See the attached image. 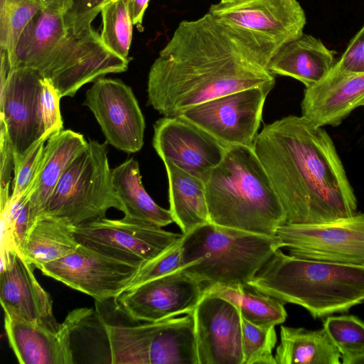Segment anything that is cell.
Returning a JSON list of instances; mask_svg holds the SVG:
<instances>
[{"label": "cell", "instance_id": "cell-1", "mask_svg": "<svg viewBox=\"0 0 364 364\" xmlns=\"http://www.w3.org/2000/svg\"><path fill=\"white\" fill-rule=\"evenodd\" d=\"M270 41L207 12L181 21L151 66L148 104L165 117L215 97L254 87L275 85L268 64Z\"/></svg>", "mask_w": 364, "mask_h": 364}, {"label": "cell", "instance_id": "cell-2", "mask_svg": "<svg viewBox=\"0 0 364 364\" xmlns=\"http://www.w3.org/2000/svg\"><path fill=\"white\" fill-rule=\"evenodd\" d=\"M253 150L286 214V223L316 224L357 213V199L331 136L303 116L264 126Z\"/></svg>", "mask_w": 364, "mask_h": 364}, {"label": "cell", "instance_id": "cell-3", "mask_svg": "<svg viewBox=\"0 0 364 364\" xmlns=\"http://www.w3.org/2000/svg\"><path fill=\"white\" fill-rule=\"evenodd\" d=\"M129 60L109 49L92 26L76 32L65 25L63 14L42 9L21 33L14 69L36 70L62 98L99 77L126 71Z\"/></svg>", "mask_w": 364, "mask_h": 364}, {"label": "cell", "instance_id": "cell-4", "mask_svg": "<svg viewBox=\"0 0 364 364\" xmlns=\"http://www.w3.org/2000/svg\"><path fill=\"white\" fill-rule=\"evenodd\" d=\"M205 184L213 224L273 236L286 223L282 203L253 148H226Z\"/></svg>", "mask_w": 364, "mask_h": 364}, {"label": "cell", "instance_id": "cell-5", "mask_svg": "<svg viewBox=\"0 0 364 364\" xmlns=\"http://www.w3.org/2000/svg\"><path fill=\"white\" fill-rule=\"evenodd\" d=\"M248 286L323 318L364 303V267L302 259L278 249Z\"/></svg>", "mask_w": 364, "mask_h": 364}, {"label": "cell", "instance_id": "cell-6", "mask_svg": "<svg viewBox=\"0 0 364 364\" xmlns=\"http://www.w3.org/2000/svg\"><path fill=\"white\" fill-rule=\"evenodd\" d=\"M182 247L181 269L204 284L249 288V282L282 245L277 235L208 223L183 234Z\"/></svg>", "mask_w": 364, "mask_h": 364}, {"label": "cell", "instance_id": "cell-7", "mask_svg": "<svg viewBox=\"0 0 364 364\" xmlns=\"http://www.w3.org/2000/svg\"><path fill=\"white\" fill-rule=\"evenodd\" d=\"M107 145L88 141L61 176L42 215L63 218L77 226L105 218L111 208L123 212L112 183Z\"/></svg>", "mask_w": 364, "mask_h": 364}, {"label": "cell", "instance_id": "cell-8", "mask_svg": "<svg viewBox=\"0 0 364 364\" xmlns=\"http://www.w3.org/2000/svg\"><path fill=\"white\" fill-rule=\"evenodd\" d=\"M79 244L107 256L141 267L178 242L183 234L124 217L106 218L74 227Z\"/></svg>", "mask_w": 364, "mask_h": 364}, {"label": "cell", "instance_id": "cell-9", "mask_svg": "<svg viewBox=\"0 0 364 364\" xmlns=\"http://www.w3.org/2000/svg\"><path fill=\"white\" fill-rule=\"evenodd\" d=\"M276 235L290 255L364 267V213L322 223H285Z\"/></svg>", "mask_w": 364, "mask_h": 364}, {"label": "cell", "instance_id": "cell-10", "mask_svg": "<svg viewBox=\"0 0 364 364\" xmlns=\"http://www.w3.org/2000/svg\"><path fill=\"white\" fill-rule=\"evenodd\" d=\"M273 87H254L222 95L189 108L180 117L203 129L226 148H252L267 96Z\"/></svg>", "mask_w": 364, "mask_h": 364}, {"label": "cell", "instance_id": "cell-11", "mask_svg": "<svg viewBox=\"0 0 364 364\" xmlns=\"http://www.w3.org/2000/svg\"><path fill=\"white\" fill-rule=\"evenodd\" d=\"M204 284L182 269L127 288L114 299L117 309L133 321L156 322L192 314Z\"/></svg>", "mask_w": 364, "mask_h": 364}, {"label": "cell", "instance_id": "cell-12", "mask_svg": "<svg viewBox=\"0 0 364 364\" xmlns=\"http://www.w3.org/2000/svg\"><path fill=\"white\" fill-rule=\"evenodd\" d=\"M140 267L80 244L73 252L44 264L40 270L44 275L103 301L114 299L129 288Z\"/></svg>", "mask_w": 364, "mask_h": 364}, {"label": "cell", "instance_id": "cell-13", "mask_svg": "<svg viewBox=\"0 0 364 364\" xmlns=\"http://www.w3.org/2000/svg\"><path fill=\"white\" fill-rule=\"evenodd\" d=\"M92 112L106 143L131 154L144 145L145 120L132 89L119 79L101 77L83 102Z\"/></svg>", "mask_w": 364, "mask_h": 364}, {"label": "cell", "instance_id": "cell-14", "mask_svg": "<svg viewBox=\"0 0 364 364\" xmlns=\"http://www.w3.org/2000/svg\"><path fill=\"white\" fill-rule=\"evenodd\" d=\"M43 78L34 70L16 68L0 83V126L6 130L14 154V163L45 132L41 111Z\"/></svg>", "mask_w": 364, "mask_h": 364}, {"label": "cell", "instance_id": "cell-15", "mask_svg": "<svg viewBox=\"0 0 364 364\" xmlns=\"http://www.w3.org/2000/svg\"><path fill=\"white\" fill-rule=\"evenodd\" d=\"M152 144L163 161L174 164L206 181L220 163L226 147L182 117H162L154 125Z\"/></svg>", "mask_w": 364, "mask_h": 364}, {"label": "cell", "instance_id": "cell-16", "mask_svg": "<svg viewBox=\"0 0 364 364\" xmlns=\"http://www.w3.org/2000/svg\"><path fill=\"white\" fill-rule=\"evenodd\" d=\"M192 315L198 364H242V316L235 305L203 294Z\"/></svg>", "mask_w": 364, "mask_h": 364}, {"label": "cell", "instance_id": "cell-17", "mask_svg": "<svg viewBox=\"0 0 364 364\" xmlns=\"http://www.w3.org/2000/svg\"><path fill=\"white\" fill-rule=\"evenodd\" d=\"M232 26L269 40L280 48L303 35L306 14L297 0H247L212 4L208 11Z\"/></svg>", "mask_w": 364, "mask_h": 364}, {"label": "cell", "instance_id": "cell-18", "mask_svg": "<svg viewBox=\"0 0 364 364\" xmlns=\"http://www.w3.org/2000/svg\"><path fill=\"white\" fill-rule=\"evenodd\" d=\"M90 314L87 309L70 312L58 330L5 314L9 343L21 364H73L70 338Z\"/></svg>", "mask_w": 364, "mask_h": 364}, {"label": "cell", "instance_id": "cell-19", "mask_svg": "<svg viewBox=\"0 0 364 364\" xmlns=\"http://www.w3.org/2000/svg\"><path fill=\"white\" fill-rule=\"evenodd\" d=\"M0 301L4 314L58 330L50 295L35 277L33 266L18 252L0 271Z\"/></svg>", "mask_w": 364, "mask_h": 364}, {"label": "cell", "instance_id": "cell-20", "mask_svg": "<svg viewBox=\"0 0 364 364\" xmlns=\"http://www.w3.org/2000/svg\"><path fill=\"white\" fill-rule=\"evenodd\" d=\"M363 105L364 73L329 72L321 81L305 88L301 116L318 127H336Z\"/></svg>", "mask_w": 364, "mask_h": 364}, {"label": "cell", "instance_id": "cell-21", "mask_svg": "<svg viewBox=\"0 0 364 364\" xmlns=\"http://www.w3.org/2000/svg\"><path fill=\"white\" fill-rule=\"evenodd\" d=\"M87 144L82 134L70 129L48 139L38 176L29 191L32 224L42 215L63 173Z\"/></svg>", "mask_w": 364, "mask_h": 364}, {"label": "cell", "instance_id": "cell-22", "mask_svg": "<svg viewBox=\"0 0 364 364\" xmlns=\"http://www.w3.org/2000/svg\"><path fill=\"white\" fill-rule=\"evenodd\" d=\"M335 53L320 39L303 33L281 47L270 60L267 69L274 75L293 77L309 87L331 70Z\"/></svg>", "mask_w": 364, "mask_h": 364}, {"label": "cell", "instance_id": "cell-23", "mask_svg": "<svg viewBox=\"0 0 364 364\" xmlns=\"http://www.w3.org/2000/svg\"><path fill=\"white\" fill-rule=\"evenodd\" d=\"M74 227L65 218L42 215L28 231L19 253L28 264L41 269L44 264L59 259L78 247Z\"/></svg>", "mask_w": 364, "mask_h": 364}, {"label": "cell", "instance_id": "cell-24", "mask_svg": "<svg viewBox=\"0 0 364 364\" xmlns=\"http://www.w3.org/2000/svg\"><path fill=\"white\" fill-rule=\"evenodd\" d=\"M168 181V196L173 223L183 234L210 223L205 182L173 162L164 161Z\"/></svg>", "mask_w": 364, "mask_h": 364}, {"label": "cell", "instance_id": "cell-25", "mask_svg": "<svg viewBox=\"0 0 364 364\" xmlns=\"http://www.w3.org/2000/svg\"><path fill=\"white\" fill-rule=\"evenodd\" d=\"M112 178L125 217L161 228L173 223L170 210L157 205L144 189L134 158L112 168Z\"/></svg>", "mask_w": 364, "mask_h": 364}, {"label": "cell", "instance_id": "cell-26", "mask_svg": "<svg viewBox=\"0 0 364 364\" xmlns=\"http://www.w3.org/2000/svg\"><path fill=\"white\" fill-rule=\"evenodd\" d=\"M277 364H341V355L326 330L280 327Z\"/></svg>", "mask_w": 364, "mask_h": 364}, {"label": "cell", "instance_id": "cell-27", "mask_svg": "<svg viewBox=\"0 0 364 364\" xmlns=\"http://www.w3.org/2000/svg\"><path fill=\"white\" fill-rule=\"evenodd\" d=\"M149 364H198L192 314L161 321L150 348Z\"/></svg>", "mask_w": 364, "mask_h": 364}, {"label": "cell", "instance_id": "cell-28", "mask_svg": "<svg viewBox=\"0 0 364 364\" xmlns=\"http://www.w3.org/2000/svg\"><path fill=\"white\" fill-rule=\"evenodd\" d=\"M219 284H204L203 294L226 299L235 305L241 316L257 326H271L286 321L287 313L284 304L270 296L254 289Z\"/></svg>", "mask_w": 364, "mask_h": 364}, {"label": "cell", "instance_id": "cell-29", "mask_svg": "<svg viewBox=\"0 0 364 364\" xmlns=\"http://www.w3.org/2000/svg\"><path fill=\"white\" fill-rule=\"evenodd\" d=\"M41 9L34 0H0V48L8 55L11 70L21 33Z\"/></svg>", "mask_w": 364, "mask_h": 364}, {"label": "cell", "instance_id": "cell-30", "mask_svg": "<svg viewBox=\"0 0 364 364\" xmlns=\"http://www.w3.org/2000/svg\"><path fill=\"white\" fill-rule=\"evenodd\" d=\"M104 44L123 58H128L132 39L133 23L125 0H113L101 10Z\"/></svg>", "mask_w": 364, "mask_h": 364}, {"label": "cell", "instance_id": "cell-31", "mask_svg": "<svg viewBox=\"0 0 364 364\" xmlns=\"http://www.w3.org/2000/svg\"><path fill=\"white\" fill-rule=\"evenodd\" d=\"M323 328L341 355V363L364 355V321L353 315L328 316Z\"/></svg>", "mask_w": 364, "mask_h": 364}, {"label": "cell", "instance_id": "cell-32", "mask_svg": "<svg viewBox=\"0 0 364 364\" xmlns=\"http://www.w3.org/2000/svg\"><path fill=\"white\" fill-rule=\"evenodd\" d=\"M275 326H257L242 317V364H277Z\"/></svg>", "mask_w": 364, "mask_h": 364}, {"label": "cell", "instance_id": "cell-33", "mask_svg": "<svg viewBox=\"0 0 364 364\" xmlns=\"http://www.w3.org/2000/svg\"><path fill=\"white\" fill-rule=\"evenodd\" d=\"M49 137H41L14 163L10 200H16L31 189L41 167L45 144Z\"/></svg>", "mask_w": 364, "mask_h": 364}, {"label": "cell", "instance_id": "cell-34", "mask_svg": "<svg viewBox=\"0 0 364 364\" xmlns=\"http://www.w3.org/2000/svg\"><path fill=\"white\" fill-rule=\"evenodd\" d=\"M183 237L161 255L144 264L129 287L181 269L183 267Z\"/></svg>", "mask_w": 364, "mask_h": 364}, {"label": "cell", "instance_id": "cell-35", "mask_svg": "<svg viewBox=\"0 0 364 364\" xmlns=\"http://www.w3.org/2000/svg\"><path fill=\"white\" fill-rule=\"evenodd\" d=\"M60 96L57 90L43 78L41 91V111L45 132L52 136L63 130L60 110Z\"/></svg>", "mask_w": 364, "mask_h": 364}, {"label": "cell", "instance_id": "cell-36", "mask_svg": "<svg viewBox=\"0 0 364 364\" xmlns=\"http://www.w3.org/2000/svg\"><path fill=\"white\" fill-rule=\"evenodd\" d=\"M113 0H72V5L63 14L64 23L78 31L92 26L102 9Z\"/></svg>", "mask_w": 364, "mask_h": 364}, {"label": "cell", "instance_id": "cell-37", "mask_svg": "<svg viewBox=\"0 0 364 364\" xmlns=\"http://www.w3.org/2000/svg\"><path fill=\"white\" fill-rule=\"evenodd\" d=\"M331 73H364V26L352 38Z\"/></svg>", "mask_w": 364, "mask_h": 364}, {"label": "cell", "instance_id": "cell-38", "mask_svg": "<svg viewBox=\"0 0 364 364\" xmlns=\"http://www.w3.org/2000/svg\"><path fill=\"white\" fill-rule=\"evenodd\" d=\"M0 196L1 205H2L10 198V187L13 181L11 172L14 173V151L3 126H0Z\"/></svg>", "mask_w": 364, "mask_h": 364}, {"label": "cell", "instance_id": "cell-39", "mask_svg": "<svg viewBox=\"0 0 364 364\" xmlns=\"http://www.w3.org/2000/svg\"><path fill=\"white\" fill-rule=\"evenodd\" d=\"M150 0H125L133 23L139 31H144L143 18Z\"/></svg>", "mask_w": 364, "mask_h": 364}, {"label": "cell", "instance_id": "cell-40", "mask_svg": "<svg viewBox=\"0 0 364 364\" xmlns=\"http://www.w3.org/2000/svg\"><path fill=\"white\" fill-rule=\"evenodd\" d=\"M43 9L65 14L72 5V0H34Z\"/></svg>", "mask_w": 364, "mask_h": 364}, {"label": "cell", "instance_id": "cell-41", "mask_svg": "<svg viewBox=\"0 0 364 364\" xmlns=\"http://www.w3.org/2000/svg\"><path fill=\"white\" fill-rule=\"evenodd\" d=\"M350 364H364V355L354 359Z\"/></svg>", "mask_w": 364, "mask_h": 364}, {"label": "cell", "instance_id": "cell-42", "mask_svg": "<svg viewBox=\"0 0 364 364\" xmlns=\"http://www.w3.org/2000/svg\"><path fill=\"white\" fill-rule=\"evenodd\" d=\"M247 0H220V2L222 3H238V2H242Z\"/></svg>", "mask_w": 364, "mask_h": 364}, {"label": "cell", "instance_id": "cell-43", "mask_svg": "<svg viewBox=\"0 0 364 364\" xmlns=\"http://www.w3.org/2000/svg\"><path fill=\"white\" fill-rule=\"evenodd\" d=\"M363 106H364V105H363Z\"/></svg>", "mask_w": 364, "mask_h": 364}]
</instances>
